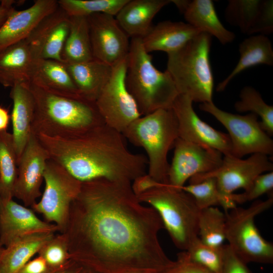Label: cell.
I'll list each match as a JSON object with an SVG mask.
<instances>
[{
  "instance_id": "2e32d148",
  "label": "cell",
  "mask_w": 273,
  "mask_h": 273,
  "mask_svg": "<svg viewBox=\"0 0 273 273\" xmlns=\"http://www.w3.org/2000/svg\"><path fill=\"white\" fill-rule=\"evenodd\" d=\"M49 159L47 151L32 133L18 163L13 191V197L22 201L27 207H32L42 195L40 187Z\"/></svg>"
},
{
  "instance_id": "5bb4252c",
  "label": "cell",
  "mask_w": 273,
  "mask_h": 273,
  "mask_svg": "<svg viewBox=\"0 0 273 273\" xmlns=\"http://www.w3.org/2000/svg\"><path fill=\"white\" fill-rule=\"evenodd\" d=\"M87 17L93 58L112 67L127 58L129 37L114 16L97 13Z\"/></svg>"
},
{
  "instance_id": "484cf974",
  "label": "cell",
  "mask_w": 273,
  "mask_h": 273,
  "mask_svg": "<svg viewBox=\"0 0 273 273\" xmlns=\"http://www.w3.org/2000/svg\"><path fill=\"white\" fill-rule=\"evenodd\" d=\"M63 63L81 96L95 102L109 81L113 66L94 58L79 63Z\"/></svg>"
},
{
  "instance_id": "e0dca14e",
  "label": "cell",
  "mask_w": 273,
  "mask_h": 273,
  "mask_svg": "<svg viewBox=\"0 0 273 273\" xmlns=\"http://www.w3.org/2000/svg\"><path fill=\"white\" fill-rule=\"evenodd\" d=\"M58 232L57 225L43 221L33 210L0 197V244L6 247L19 238L37 233Z\"/></svg>"
},
{
  "instance_id": "ffe728a7",
  "label": "cell",
  "mask_w": 273,
  "mask_h": 273,
  "mask_svg": "<svg viewBox=\"0 0 273 273\" xmlns=\"http://www.w3.org/2000/svg\"><path fill=\"white\" fill-rule=\"evenodd\" d=\"M58 7L56 0H36L24 10H14L0 27V50L26 39L38 24Z\"/></svg>"
},
{
  "instance_id": "7bdbcfd3",
  "label": "cell",
  "mask_w": 273,
  "mask_h": 273,
  "mask_svg": "<svg viewBox=\"0 0 273 273\" xmlns=\"http://www.w3.org/2000/svg\"><path fill=\"white\" fill-rule=\"evenodd\" d=\"M15 1L3 0L0 2V27L6 21L10 14L15 10Z\"/></svg>"
},
{
  "instance_id": "7c38bea8",
  "label": "cell",
  "mask_w": 273,
  "mask_h": 273,
  "mask_svg": "<svg viewBox=\"0 0 273 273\" xmlns=\"http://www.w3.org/2000/svg\"><path fill=\"white\" fill-rule=\"evenodd\" d=\"M272 170L273 164L265 154H253L246 159L232 155L224 156L219 167L211 172L193 176L189 179V184H197L209 177L214 178L221 194L229 201L236 204L231 198L235 191L239 189L247 190L258 175Z\"/></svg>"
},
{
  "instance_id": "277c9868",
  "label": "cell",
  "mask_w": 273,
  "mask_h": 273,
  "mask_svg": "<svg viewBox=\"0 0 273 273\" xmlns=\"http://www.w3.org/2000/svg\"><path fill=\"white\" fill-rule=\"evenodd\" d=\"M125 84L142 116L171 108L178 95L170 74L154 66L152 56L145 50L140 37L131 38L130 41Z\"/></svg>"
},
{
  "instance_id": "8992f818",
  "label": "cell",
  "mask_w": 273,
  "mask_h": 273,
  "mask_svg": "<svg viewBox=\"0 0 273 273\" xmlns=\"http://www.w3.org/2000/svg\"><path fill=\"white\" fill-rule=\"evenodd\" d=\"M211 36L202 32L179 50L168 54L166 71L178 94L193 102H212L213 76L209 60Z\"/></svg>"
},
{
  "instance_id": "83f0119b",
  "label": "cell",
  "mask_w": 273,
  "mask_h": 273,
  "mask_svg": "<svg viewBox=\"0 0 273 273\" xmlns=\"http://www.w3.org/2000/svg\"><path fill=\"white\" fill-rule=\"evenodd\" d=\"M55 233H37L22 237L6 247L0 259V273H16L38 254Z\"/></svg>"
},
{
  "instance_id": "cb8c5ba5",
  "label": "cell",
  "mask_w": 273,
  "mask_h": 273,
  "mask_svg": "<svg viewBox=\"0 0 273 273\" xmlns=\"http://www.w3.org/2000/svg\"><path fill=\"white\" fill-rule=\"evenodd\" d=\"M201 32L187 23L165 21L152 26L142 40L148 53L162 51L168 54L179 50Z\"/></svg>"
},
{
  "instance_id": "836d02e7",
  "label": "cell",
  "mask_w": 273,
  "mask_h": 273,
  "mask_svg": "<svg viewBox=\"0 0 273 273\" xmlns=\"http://www.w3.org/2000/svg\"><path fill=\"white\" fill-rule=\"evenodd\" d=\"M240 100L235 104V109L239 112L247 111L261 118L260 125L269 136L273 134V107L267 105L260 94L251 86L244 87L240 94Z\"/></svg>"
},
{
  "instance_id": "44dd1931",
  "label": "cell",
  "mask_w": 273,
  "mask_h": 273,
  "mask_svg": "<svg viewBox=\"0 0 273 273\" xmlns=\"http://www.w3.org/2000/svg\"><path fill=\"white\" fill-rule=\"evenodd\" d=\"M38 60L26 39L0 50V84L12 87L29 83Z\"/></svg>"
},
{
  "instance_id": "74e56055",
  "label": "cell",
  "mask_w": 273,
  "mask_h": 273,
  "mask_svg": "<svg viewBox=\"0 0 273 273\" xmlns=\"http://www.w3.org/2000/svg\"><path fill=\"white\" fill-rule=\"evenodd\" d=\"M273 189V172L261 174L254 180L251 187L241 194H233L231 198L236 204H243L256 200Z\"/></svg>"
},
{
  "instance_id": "30bf717a",
  "label": "cell",
  "mask_w": 273,
  "mask_h": 273,
  "mask_svg": "<svg viewBox=\"0 0 273 273\" xmlns=\"http://www.w3.org/2000/svg\"><path fill=\"white\" fill-rule=\"evenodd\" d=\"M200 109L213 116L228 130L232 144V155L241 158L250 154H273V141L262 128L258 116L223 111L212 102L201 103Z\"/></svg>"
},
{
  "instance_id": "52a82bcc",
  "label": "cell",
  "mask_w": 273,
  "mask_h": 273,
  "mask_svg": "<svg viewBox=\"0 0 273 273\" xmlns=\"http://www.w3.org/2000/svg\"><path fill=\"white\" fill-rule=\"evenodd\" d=\"M136 197L157 211L176 248L186 251L198 237L200 209L189 193L163 184Z\"/></svg>"
},
{
  "instance_id": "603a6c76",
  "label": "cell",
  "mask_w": 273,
  "mask_h": 273,
  "mask_svg": "<svg viewBox=\"0 0 273 273\" xmlns=\"http://www.w3.org/2000/svg\"><path fill=\"white\" fill-rule=\"evenodd\" d=\"M184 16L187 23L215 36L222 44L232 42L235 34L226 29L219 20L211 0H172Z\"/></svg>"
},
{
  "instance_id": "9a60e30c",
  "label": "cell",
  "mask_w": 273,
  "mask_h": 273,
  "mask_svg": "<svg viewBox=\"0 0 273 273\" xmlns=\"http://www.w3.org/2000/svg\"><path fill=\"white\" fill-rule=\"evenodd\" d=\"M188 96L178 94L171 106L176 117L178 138L206 146L220 152L223 156L232 155V144L228 133L218 131L201 120L193 108Z\"/></svg>"
},
{
  "instance_id": "4fadbf2b",
  "label": "cell",
  "mask_w": 273,
  "mask_h": 273,
  "mask_svg": "<svg viewBox=\"0 0 273 273\" xmlns=\"http://www.w3.org/2000/svg\"><path fill=\"white\" fill-rule=\"evenodd\" d=\"M173 146L168 173V184L172 187L181 189L193 176L213 171L221 164L223 155L213 148L179 138Z\"/></svg>"
},
{
  "instance_id": "b9f144b4",
  "label": "cell",
  "mask_w": 273,
  "mask_h": 273,
  "mask_svg": "<svg viewBox=\"0 0 273 273\" xmlns=\"http://www.w3.org/2000/svg\"><path fill=\"white\" fill-rule=\"evenodd\" d=\"M55 269L50 268L41 256L31 259L16 273H48Z\"/></svg>"
},
{
  "instance_id": "d590c367",
  "label": "cell",
  "mask_w": 273,
  "mask_h": 273,
  "mask_svg": "<svg viewBox=\"0 0 273 273\" xmlns=\"http://www.w3.org/2000/svg\"><path fill=\"white\" fill-rule=\"evenodd\" d=\"M223 245L219 247L210 246L202 242L197 237L191 242L186 251L195 262L212 273H220L223 261Z\"/></svg>"
},
{
  "instance_id": "ab89813d",
  "label": "cell",
  "mask_w": 273,
  "mask_h": 273,
  "mask_svg": "<svg viewBox=\"0 0 273 273\" xmlns=\"http://www.w3.org/2000/svg\"><path fill=\"white\" fill-rule=\"evenodd\" d=\"M223 261L220 273H252L247 263L232 250L228 244L223 245Z\"/></svg>"
},
{
  "instance_id": "7402d4cb",
  "label": "cell",
  "mask_w": 273,
  "mask_h": 273,
  "mask_svg": "<svg viewBox=\"0 0 273 273\" xmlns=\"http://www.w3.org/2000/svg\"><path fill=\"white\" fill-rule=\"evenodd\" d=\"M10 96L13 104L11 115L12 134L18 163L32 134L35 103L29 83L14 85Z\"/></svg>"
},
{
  "instance_id": "f1b7e54d",
  "label": "cell",
  "mask_w": 273,
  "mask_h": 273,
  "mask_svg": "<svg viewBox=\"0 0 273 273\" xmlns=\"http://www.w3.org/2000/svg\"><path fill=\"white\" fill-rule=\"evenodd\" d=\"M240 58L232 72L216 88L223 91L231 80L245 69L259 64L273 65V50L268 38L265 35H253L244 39L239 45Z\"/></svg>"
},
{
  "instance_id": "d4e9b609",
  "label": "cell",
  "mask_w": 273,
  "mask_h": 273,
  "mask_svg": "<svg viewBox=\"0 0 273 273\" xmlns=\"http://www.w3.org/2000/svg\"><path fill=\"white\" fill-rule=\"evenodd\" d=\"M170 3L171 0H128L115 18L129 37L142 38L152 27L154 17Z\"/></svg>"
},
{
  "instance_id": "e575fe53",
  "label": "cell",
  "mask_w": 273,
  "mask_h": 273,
  "mask_svg": "<svg viewBox=\"0 0 273 273\" xmlns=\"http://www.w3.org/2000/svg\"><path fill=\"white\" fill-rule=\"evenodd\" d=\"M128 0H59V6L69 16L104 13L116 16Z\"/></svg>"
},
{
  "instance_id": "9c48e42d",
  "label": "cell",
  "mask_w": 273,
  "mask_h": 273,
  "mask_svg": "<svg viewBox=\"0 0 273 273\" xmlns=\"http://www.w3.org/2000/svg\"><path fill=\"white\" fill-rule=\"evenodd\" d=\"M45 187L40 200L32 206L48 222H54L59 233L65 230L72 202L78 195L82 182L50 158L43 174Z\"/></svg>"
},
{
  "instance_id": "d6986e66",
  "label": "cell",
  "mask_w": 273,
  "mask_h": 273,
  "mask_svg": "<svg viewBox=\"0 0 273 273\" xmlns=\"http://www.w3.org/2000/svg\"><path fill=\"white\" fill-rule=\"evenodd\" d=\"M225 19L247 34H270L273 31V2L270 0H231Z\"/></svg>"
},
{
  "instance_id": "8fae6325",
  "label": "cell",
  "mask_w": 273,
  "mask_h": 273,
  "mask_svg": "<svg viewBox=\"0 0 273 273\" xmlns=\"http://www.w3.org/2000/svg\"><path fill=\"white\" fill-rule=\"evenodd\" d=\"M126 69L127 58L113 67L109 81L95 102L104 123L122 133L142 116L126 86Z\"/></svg>"
},
{
  "instance_id": "60d3db41",
  "label": "cell",
  "mask_w": 273,
  "mask_h": 273,
  "mask_svg": "<svg viewBox=\"0 0 273 273\" xmlns=\"http://www.w3.org/2000/svg\"><path fill=\"white\" fill-rule=\"evenodd\" d=\"M162 185L163 184L158 182L149 174L146 173L135 178L131 182V187L133 193L138 196Z\"/></svg>"
},
{
  "instance_id": "1f68e13d",
  "label": "cell",
  "mask_w": 273,
  "mask_h": 273,
  "mask_svg": "<svg viewBox=\"0 0 273 273\" xmlns=\"http://www.w3.org/2000/svg\"><path fill=\"white\" fill-rule=\"evenodd\" d=\"M226 217L217 207L200 210L198 237L204 243L214 247L223 245L225 240Z\"/></svg>"
},
{
  "instance_id": "f35d334b",
  "label": "cell",
  "mask_w": 273,
  "mask_h": 273,
  "mask_svg": "<svg viewBox=\"0 0 273 273\" xmlns=\"http://www.w3.org/2000/svg\"><path fill=\"white\" fill-rule=\"evenodd\" d=\"M161 273H212L209 270L195 262L189 257L186 251L177 255V259Z\"/></svg>"
},
{
  "instance_id": "6da1fadb",
  "label": "cell",
  "mask_w": 273,
  "mask_h": 273,
  "mask_svg": "<svg viewBox=\"0 0 273 273\" xmlns=\"http://www.w3.org/2000/svg\"><path fill=\"white\" fill-rule=\"evenodd\" d=\"M131 184L82 182L62 233L72 260L106 273H161L173 264L159 240L161 218L140 202Z\"/></svg>"
},
{
  "instance_id": "f546056e",
  "label": "cell",
  "mask_w": 273,
  "mask_h": 273,
  "mask_svg": "<svg viewBox=\"0 0 273 273\" xmlns=\"http://www.w3.org/2000/svg\"><path fill=\"white\" fill-rule=\"evenodd\" d=\"M61 58L62 62L67 63L85 62L94 59L87 17L69 16V29Z\"/></svg>"
},
{
  "instance_id": "4dcf8cb0",
  "label": "cell",
  "mask_w": 273,
  "mask_h": 273,
  "mask_svg": "<svg viewBox=\"0 0 273 273\" xmlns=\"http://www.w3.org/2000/svg\"><path fill=\"white\" fill-rule=\"evenodd\" d=\"M17 170V158L12 134L7 130L0 131V197L2 199H13Z\"/></svg>"
},
{
  "instance_id": "ba28073f",
  "label": "cell",
  "mask_w": 273,
  "mask_h": 273,
  "mask_svg": "<svg viewBox=\"0 0 273 273\" xmlns=\"http://www.w3.org/2000/svg\"><path fill=\"white\" fill-rule=\"evenodd\" d=\"M273 197L254 201L247 208L236 207L225 213V239L232 250L246 263L273 262V244L261 236L255 224L256 216L269 209Z\"/></svg>"
},
{
  "instance_id": "3957f363",
  "label": "cell",
  "mask_w": 273,
  "mask_h": 273,
  "mask_svg": "<svg viewBox=\"0 0 273 273\" xmlns=\"http://www.w3.org/2000/svg\"><path fill=\"white\" fill-rule=\"evenodd\" d=\"M29 86L35 103V135L68 138L104 123L95 102L53 94L31 82Z\"/></svg>"
},
{
  "instance_id": "4316f807",
  "label": "cell",
  "mask_w": 273,
  "mask_h": 273,
  "mask_svg": "<svg viewBox=\"0 0 273 273\" xmlns=\"http://www.w3.org/2000/svg\"><path fill=\"white\" fill-rule=\"evenodd\" d=\"M30 82L53 94L69 98H83L62 61L37 60Z\"/></svg>"
},
{
  "instance_id": "f6af8a7d",
  "label": "cell",
  "mask_w": 273,
  "mask_h": 273,
  "mask_svg": "<svg viewBox=\"0 0 273 273\" xmlns=\"http://www.w3.org/2000/svg\"><path fill=\"white\" fill-rule=\"evenodd\" d=\"M10 120L11 115L8 111L0 106V131L7 130Z\"/></svg>"
},
{
  "instance_id": "7a4b0ae2",
  "label": "cell",
  "mask_w": 273,
  "mask_h": 273,
  "mask_svg": "<svg viewBox=\"0 0 273 273\" xmlns=\"http://www.w3.org/2000/svg\"><path fill=\"white\" fill-rule=\"evenodd\" d=\"M36 135L50 158L81 182L105 178L131 183L147 173V157L131 152L123 133L105 123L68 138Z\"/></svg>"
},
{
  "instance_id": "5b68a950",
  "label": "cell",
  "mask_w": 273,
  "mask_h": 273,
  "mask_svg": "<svg viewBox=\"0 0 273 273\" xmlns=\"http://www.w3.org/2000/svg\"><path fill=\"white\" fill-rule=\"evenodd\" d=\"M122 133L130 143L145 150L147 173L158 182L168 185V153L178 138L177 122L171 108L141 116Z\"/></svg>"
},
{
  "instance_id": "d6a6232c",
  "label": "cell",
  "mask_w": 273,
  "mask_h": 273,
  "mask_svg": "<svg viewBox=\"0 0 273 273\" xmlns=\"http://www.w3.org/2000/svg\"><path fill=\"white\" fill-rule=\"evenodd\" d=\"M181 189L193 197L200 210L219 205L226 213L237 206L236 204L229 201L221 194L216 181L213 177L205 178L197 184L184 186Z\"/></svg>"
},
{
  "instance_id": "ac0fdd59",
  "label": "cell",
  "mask_w": 273,
  "mask_h": 273,
  "mask_svg": "<svg viewBox=\"0 0 273 273\" xmlns=\"http://www.w3.org/2000/svg\"><path fill=\"white\" fill-rule=\"evenodd\" d=\"M69 29V16L58 5L26 38L38 59L62 61L63 47Z\"/></svg>"
},
{
  "instance_id": "8d00e7d4",
  "label": "cell",
  "mask_w": 273,
  "mask_h": 273,
  "mask_svg": "<svg viewBox=\"0 0 273 273\" xmlns=\"http://www.w3.org/2000/svg\"><path fill=\"white\" fill-rule=\"evenodd\" d=\"M52 269L60 268L71 259L66 238L63 233L55 235L38 253Z\"/></svg>"
},
{
  "instance_id": "ee69618b",
  "label": "cell",
  "mask_w": 273,
  "mask_h": 273,
  "mask_svg": "<svg viewBox=\"0 0 273 273\" xmlns=\"http://www.w3.org/2000/svg\"><path fill=\"white\" fill-rule=\"evenodd\" d=\"M83 266L71 259L63 267L52 270L48 273H79Z\"/></svg>"
},
{
  "instance_id": "bcb514c9",
  "label": "cell",
  "mask_w": 273,
  "mask_h": 273,
  "mask_svg": "<svg viewBox=\"0 0 273 273\" xmlns=\"http://www.w3.org/2000/svg\"><path fill=\"white\" fill-rule=\"evenodd\" d=\"M4 249H5V247H3L1 244H0V259L1 258V256L2 255V254L3 253V251L4 250Z\"/></svg>"
}]
</instances>
